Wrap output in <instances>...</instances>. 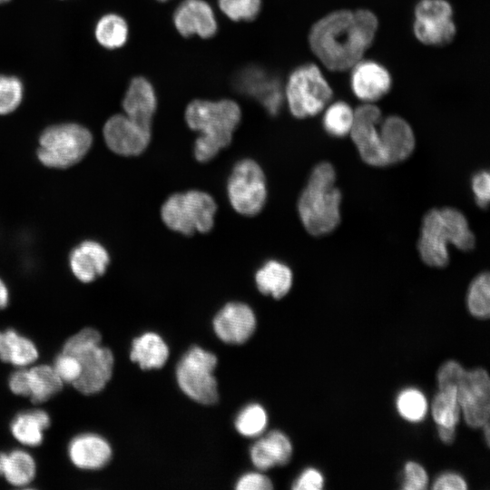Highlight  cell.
Instances as JSON below:
<instances>
[{
  "mask_svg": "<svg viewBox=\"0 0 490 490\" xmlns=\"http://www.w3.org/2000/svg\"><path fill=\"white\" fill-rule=\"evenodd\" d=\"M377 26V17L368 10L336 11L313 25L309 45L328 69L345 71L362 59L374 41Z\"/></svg>",
  "mask_w": 490,
  "mask_h": 490,
  "instance_id": "6da1fadb",
  "label": "cell"
},
{
  "mask_svg": "<svg viewBox=\"0 0 490 490\" xmlns=\"http://www.w3.org/2000/svg\"><path fill=\"white\" fill-rule=\"evenodd\" d=\"M241 119L239 104L229 99L194 100L185 110V121L199 136L193 144V155L199 162H207L230 145Z\"/></svg>",
  "mask_w": 490,
  "mask_h": 490,
  "instance_id": "7a4b0ae2",
  "label": "cell"
},
{
  "mask_svg": "<svg viewBox=\"0 0 490 490\" xmlns=\"http://www.w3.org/2000/svg\"><path fill=\"white\" fill-rule=\"evenodd\" d=\"M336 171L328 162L311 171L298 201V213L303 227L313 236L332 232L340 222L342 194L336 187Z\"/></svg>",
  "mask_w": 490,
  "mask_h": 490,
  "instance_id": "3957f363",
  "label": "cell"
},
{
  "mask_svg": "<svg viewBox=\"0 0 490 490\" xmlns=\"http://www.w3.org/2000/svg\"><path fill=\"white\" fill-rule=\"evenodd\" d=\"M475 238L467 219L457 209L445 207L427 211L422 220L417 249L421 260L430 267L442 268L448 264V246L460 250H471Z\"/></svg>",
  "mask_w": 490,
  "mask_h": 490,
  "instance_id": "277c9868",
  "label": "cell"
},
{
  "mask_svg": "<svg viewBox=\"0 0 490 490\" xmlns=\"http://www.w3.org/2000/svg\"><path fill=\"white\" fill-rule=\"evenodd\" d=\"M214 198L206 191L189 190L170 195L161 207L162 222L185 236L212 230L217 212Z\"/></svg>",
  "mask_w": 490,
  "mask_h": 490,
  "instance_id": "5b68a950",
  "label": "cell"
},
{
  "mask_svg": "<svg viewBox=\"0 0 490 490\" xmlns=\"http://www.w3.org/2000/svg\"><path fill=\"white\" fill-rule=\"evenodd\" d=\"M92 142V133L80 124H55L42 132L37 157L47 167L67 168L86 154Z\"/></svg>",
  "mask_w": 490,
  "mask_h": 490,
  "instance_id": "8992f818",
  "label": "cell"
},
{
  "mask_svg": "<svg viewBox=\"0 0 490 490\" xmlns=\"http://www.w3.org/2000/svg\"><path fill=\"white\" fill-rule=\"evenodd\" d=\"M332 89L319 68L307 64L289 76L284 96L296 118L314 116L323 111L332 98Z\"/></svg>",
  "mask_w": 490,
  "mask_h": 490,
  "instance_id": "52a82bcc",
  "label": "cell"
},
{
  "mask_svg": "<svg viewBox=\"0 0 490 490\" xmlns=\"http://www.w3.org/2000/svg\"><path fill=\"white\" fill-rule=\"evenodd\" d=\"M227 195L232 209L239 214L252 217L265 206L267 181L261 166L244 158L233 165L227 181Z\"/></svg>",
  "mask_w": 490,
  "mask_h": 490,
  "instance_id": "ba28073f",
  "label": "cell"
},
{
  "mask_svg": "<svg viewBox=\"0 0 490 490\" xmlns=\"http://www.w3.org/2000/svg\"><path fill=\"white\" fill-rule=\"evenodd\" d=\"M217 365L214 354L200 347L189 349L176 368L181 389L194 401L205 405L217 402L218 387L213 371Z\"/></svg>",
  "mask_w": 490,
  "mask_h": 490,
  "instance_id": "9c48e42d",
  "label": "cell"
},
{
  "mask_svg": "<svg viewBox=\"0 0 490 490\" xmlns=\"http://www.w3.org/2000/svg\"><path fill=\"white\" fill-rule=\"evenodd\" d=\"M414 34L427 45H443L453 40L456 24L453 9L446 0H421L415 9Z\"/></svg>",
  "mask_w": 490,
  "mask_h": 490,
  "instance_id": "30bf717a",
  "label": "cell"
},
{
  "mask_svg": "<svg viewBox=\"0 0 490 490\" xmlns=\"http://www.w3.org/2000/svg\"><path fill=\"white\" fill-rule=\"evenodd\" d=\"M381 111L372 103H365L354 110V122L349 132L361 159L374 167L387 166L380 136Z\"/></svg>",
  "mask_w": 490,
  "mask_h": 490,
  "instance_id": "8fae6325",
  "label": "cell"
},
{
  "mask_svg": "<svg viewBox=\"0 0 490 490\" xmlns=\"http://www.w3.org/2000/svg\"><path fill=\"white\" fill-rule=\"evenodd\" d=\"M457 398L466 424L482 427L488 422L490 412V380L484 368L465 373L457 387Z\"/></svg>",
  "mask_w": 490,
  "mask_h": 490,
  "instance_id": "7c38bea8",
  "label": "cell"
},
{
  "mask_svg": "<svg viewBox=\"0 0 490 490\" xmlns=\"http://www.w3.org/2000/svg\"><path fill=\"white\" fill-rule=\"evenodd\" d=\"M103 137L113 152L122 156H137L148 148L152 129L140 125L126 114H115L105 122Z\"/></svg>",
  "mask_w": 490,
  "mask_h": 490,
  "instance_id": "4fadbf2b",
  "label": "cell"
},
{
  "mask_svg": "<svg viewBox=\"0 0 490 490\" xmlns=\"http://www.w3.org/2000/svg\"><path fill=\"white\" fill-rule=\"evenodd\" d=\"M74 357L80 360L82 371L73 387L83 395L102 391L113 375L114 358L112 350L100 344Z\"/></svg>",
  "mask_w": 490,
  "mask_h": 490,
  "instance_id": "5bb4252c",
  "label": "cell"
},
{
  "mask_svg": "<svg viewBox=\"0 0 490 490\" xmlns=\"http://www.w3.org/2000/svg\"><path fill=\"white\" fill-rule=\"evenodd\" d=\"M235 84L239 91L257 99L270 115L279 113L284 93L277 77L261 68L250 66L238 74Z\"/></svg>",
  "mask_w": 490,
  "mask_h": 490,
  "instance_id": "9a60e30c",
  "label": "cell"
},
{
  "mask_svg": "<svg viewBox=\"0 0 490 490\" xmlns=\"http://www.w3.org/2000/svg\"><path fill=\"white\" fill-rule=\"evenodd\" d=\"M213 328L217 337L229 344H242L256 328L252 309L242 302L227 303L215 316Z\"/></svg>",
  "mask_w": 490,
  "mask_h": 490,
  "instance_id": "2e32d148",
  "label": "cell"
},
{
  "mask_svg": "<svg viewBox=\"0 0 490 490\" xmlns=\"http://www.w3.org/2000/svg\"><path fill=\"white\" fill-rule=\"evenodd\" d=\"M351 69V89L359 100L373 103L389 92L391 75L379 63L361 59Z\"/></svg>",
  "mask_w": 490,
  "mask_h": 490,
  "instance_id": "e0dca14e",
  "label": "cell"
},
{
  "mask_svg": "<svg viewBox=\"0 0 490 490\" xmlns=\"http://www.w3.org/2000/svg\"><path fill=\"white\" fill-rule=\"evenodd\" d=\"M67 454L75 467L83 470H98L110 462L113 450L103 436L87 432L71 439Z\"/></svg>",
  "mask_w": 490,
  "mask_h": 490,
  "instance_id": "ac0fdd59",
  "label": "cell"
},
{
  "mask_svg": "<svg viewBox=\"0 0 490 490\" xmlns=\"http://www.w3.org/2000/svg\"><path fill=\"white\" fill-rule=\"evenodd\" d=\"M173 23L184 37L197 34L209 38L217 31V22L211 6L204 0H184L175 9Z\"/></svg>",
  "mask_w": 490,
  "mask_h": 490,
  "instance_id": "d6986e66",
  "label": "cell"
},
{
  "mask_svg": "<svg viewBox=\"0 0 490 490\" xmlns=\"http://www.w3.org/2000/svg\"><path fill=\"white\" fill-rule=\"evenodd\" d=\"M379 136L388 165L405 161L415 150L414 132L399 116L392 115L381 120Z\"/></svg>",
  "mask_w": 490,
  "mask_h": 490,
  "instance_id": "ffe728a7",
  "label": "cell"
},
{
  "mask_svg": "<svg viewBox=\"0 0 490 490\" xmlns=\"http://www.w3.org/2000/svg\"><path fill=\"white\" fill-rule=\"evenodd\" d=\"M69 261L74 275L80 281L89 283L106 271L110 256L101 243L85 240L72 250Z\"/></svg>",
  "mask_w": 490,
  "mask_h": 490,
  "instance_id": "44dd1931",
  "label": "cell"
},
{
  "mask_svg": "<svg viewBox=\"0 0 490 490\" xmlns=\"http://www.w3.org/2000/svg\"><path fill=\"white\" fill-rule=\"evenodd\" d=\"M157 98L152 83L144 77L132 80L122 100L125 114L140 125L152 129Z\"/></svg>",
  "mask_w": 490,
  "mask_h": 490,
  "instance_id": "7402d4cb",
  "label": "cell"
},
{
  "mask_svg": "<svg viewBox=\"0 0 490 490\" xmlns=\"http://www.w3.org/2000/svg\"><path fill=\"white\" fill-rule=\"evenodd\" d=\"M292 456V445L288 436L273 430L258 439L250 448V459L260 470L289 463Z\"/></svg>",
  "mask_w": 490,
  "mask_h": 490,
  "instance_id": "603a6c76",
  "label": "cell"
},
{
  "mask_svg": "<svg viewBox=\"0 0 490 490\" xmlns=\"http://www.w3.org/2000/svg\"><path fill=\"white\" fill-rule=\"evenodd\" d=\"M50 424V416L44 410H27L18 413L13 418L10 431L14 438L21 445L34 447L42 444L44 432Z\"/></svg>",
  "mask_w": 490,
  "mask_h": 490,
  "instance_id": "cb8c5ba5",
  "label": "cell"
},
{
  "mask_svg": "<svg viewBox=\"0 0 490 490\" xmlns=\"http://www.w3.org/2000/svg\"><path fill=\"white\" fill-rule=\"evenodd\" d=\"M36 475V463L33 456L24 449L0 452V475L15 487L30 485Z\"/></svg>",
  "mask_w": 490,
  "mask_h": 490,
  "instance_id": "d4e9b609",
  "label": "cell"
},
{
  "mask_svg": "<svg viewBox=\"0 0 490 490\" xmlns=\"http://www.w3.org/2000/svg\"><path fill=\"white\" fill-rule=\"evenodd\" d=\"M38 358V348L33 340L13 328L0 331V359L3 362L17 368H27Z\"/></svg>",
  "mask_w": 490,
  "mask_h": 490,
  "instance_id": "484cf974",
  "label": "cell"
},
{
  "mask_svg": "<svg viewBox=\"0 0 490 490\" xmlns=\"http://www.w3.org/2000/svg\"><path fill=\"white\" fill-rule=\"evenodd\" d=\"M255 283L264 295L274 299L286 296L292 287L293 274L290 268L277 260L266 261L255 273Z\"/></svg>",
  "mask_w": 490,
  "mask_h": 490,
  "instance_id": "4316f807",
  "label": "cell"
},
{
  "mask_svg": "<svg viewBox=\"0 0 490 490\" xmlns=\"http://www.w3.org/2000/svg\"><path fill=\"white\" fill-rule=\"evenodd\" d=\"M169 357L165 341L154 332H146L135 338L132 343L130 358L142 369L163 367Z\"/></svg>",
  "mask_w": 490,
  "mask_h": 490,
  "instance_id": "83f0119b",
  "label": "cell"
},
{
  "mask_svg": "<svg viewBox=\"0 0 490 490\" xmlns=\"http://www.w3.org/2000/svg\"><path fill=\"white\" fill-rule=\"evenodd\" d=\"M28 397L33 403H44L60 392L64 382L53 366L41 364L26 368Z\"/></svg>",
  "mask_w": 490,
  "mask_h": 490,
  "instance_id": "f1b7e54d",
  "label": "cell"
},
{
  "mask_svg": "<svg viewBox=\"0 0 490 490\" xmlns=\"http://www.w3.org/2000/svg\"><path fill=\"white\" fill-rule=\"evenodd\" d=\"M439 389L432 404L433 417L437 426L455 427L460 414L456 387L447 386Z\"/></svg>",
  "mask_w": 490,
  "mask_h": 490,
  "instance_id": "f546056e",
  "label": "cell"
},
{
  "mask_svg": "<svg viewBox=\"0 0 490 490\" xmlns=\"http://www.w3.org/2000/svg\"><path fill=\"white\" fill-rule=\"evenodd\" d=\"M94 33L96 40L103 47L119 48L127 41L128 25L120 15L109 14L98 21Z\"/></svg>",
  "mask_w": 490,
  "mask_h": 490,
  "instance_id": "4dcf8cb0",
  "label": "cell"
},
{
  "mask_svg": "<svg viewBox=\"0 0 490 490\" xmlns=\"http://www.w3.org/2000/svg\"><path fill=\"white\" fill-rule=\"evenodd\" d=\"M323 127L331 136L344 137L349 134L354 122V110L345 102L328 104L324 109Z\"/></svg>",
  "mask_w": 490,
  "mask_h": 490,
  "instance_id": "1f68e13d",
  "label": "cell"
},
{
  "mask_svg": "<svg viewBox=\"0 0 490 490\" xmlns=\"http://www.w3.org/2000/svg\"><path fill=\"white\" fill-rule=\"evenodd\" d=\"M467 308L477 318H487L490 314V278L487 272L477 275L467 293Z\"/></svg>",
  "mask_w": 490,
  "mask_h": 490,
  "instance_id": "d6a6232c",
  "label": "cell"
},
{
  "mask_svg": "<svg viewBox=\"0 0 490 490\" xmlns=\"http://www.w3.org/2000/svg\"><path fill=\"white\" fill-rule=\"evenodd\" d=\"M268 416L266 410L260 404L246 406L237 416L235 427L237 431L247 437L260 436L266 428Z\"/></svg>",
  "mask_w": 490,
  "mask_h": 490,
  "instance_id": "836d02e7",
  "label": "cell"
},
{
  "mask_svg": "<svg viewBox=\"0 0 490 490\" xmlns=\"http://www.w3.org/2000/svg\"><path fill=\"white\" fill-rule=\"evenodd\" d=\"M397 408L405 419L418 422L425 417L427 410L426 397L418 389H404L397 396Z\"/></svg>",
  "mask_w": 490,
  "mask_h": 490,
  "instance_id": "e575fe53",
  "label": "cell"
},
{
  "mask_svg": "<svg viewBox=\"0 0 490 490\" xmlns=\"http://www.w3.org/2000/svg\"><path fill=\"white\" fill-rule=\"evenodd\" d=\"M23 84L15 76L0 75V114L15 111L23 98Z\"/></svg>",
  "mask_w": 490,
  "mask_h": 490,
  "instance_id": "d590c367",
  "label": "cell"
},
{
  "mask_svg": "<svg viewBox=\"0 0 490 490\" xmlns=\"http://www.w3.org/2000/svg\"><path fill=\"white\" fill-rule=\"evenodd\" d=\"M218 5L233 21H251L260 13L261 0H218Z\"/></svg>",
  "mask_w": 490,
  "mask_h": 490,
  "instance_id": "8d00e7d4",
  "label": "cell"
},
{
  "mask_svg": "<svg viewBox=\"0 0 490 490\" xmlns=\"http://www.w3.org/2000/svg\"><path fill=\"white\" fill-rule=\"evenodd\" d=\"M102 336L98 330L93 328H85L71 336L64 344L62 351L73 356L100 345Z\"/></svg>",
  "mask_w": 490,
  "mask_h": 490,
  "instance_id": "74e56055",
  "label": "cell"
},
{
  "mask_svg": "<svg viewBox=\"0 0 490 490\" xmlns=\"http://www.w3.org/2000/svg\"><path fill=\"white\" fill-rule=\"evenodd\" d=\"M53 368L61 380L73 385L80 377L82 366L80 360L64 352H61L54 359Z\"/></svg>",
  "mask_w": 490,
  "mask_h": 490,
  "instance_id": "f35d334b",
  "label": "cell"
},
{
  "mask_svg": "<svg viewBox=\"0 0 490 490\" xmlns=\"http://www.w3.org/2000/svg\"><path fill=\"white\" fill-rule=\"evenodd\" d=\"M404 480L402 488L406 490H423L428 484V476L419 464L409 461L406 464L404 469Z\"/></svg>",
  "mask_w": 490,
  "mask_h": 490,
  "instance_id": "ab89813d",
  "label": "cell"
},
{
  "mask_svg": "<svg viewBox=\"0 0 490 490\" xmlns=\"http://www.w3.org/2000/svg\"><path fill=\"white\" fill-rule=\"evenodd\" d=\"M475 201L480 208H486L490 200V175L485 170L477 172L471 180Z\"/></svg>",
  "mask_w": 490,
  "mask_h": 490,
  "instance_id": "60d3db41",
  "label": "cell"
},
{
  "mask_svg": "<svg viewBox=\"0 0 490 490\" xmlns=\"http://www.w3.org/2000/svg\"><path fill=\"white\" fill-rule=\"evenodd\" d=\"M465 373L466 370L459 363L453 360L446 362L441 366L437 373L439 388L447 386H454L456 387Z\"/></svg>",
  "mask_w": 490,
  "mask_h": 490,
  "instance_id": "b9f144b4",
  "label": "cell"
},
{
  "mask_svg": "<svg viewBox=\"0 0 490 490\" xmlns=\"http://www.w3.org/2000/svg\"><path fill=\"white\" fill-rule=\"evenodd\" d=\"M324 485L321 473L315 468L305 469L292 485L294 490H320Z\"/></svg>",
  "mask_w": 490,
  "mask_h": 490,
  "instance_id": "7bdbcfd3",
  "label": "cell"
},
{
  "mask_svg": "<svg viewBox=\"0 0 490 490\" xmlns=\"http://www.w3.org/2000/svg\"><path fill=\"white\" fill-rule=\"evenodd\" d=\"M235 487L238 490H270L273 485L263 474L250 472L239 478Z\"/></svg>",
  "mask_w": 490,
  "mask_h": 490,
  "instance_id": "ee69618b",
  "label": "cell"
},
{
  "mask_svg": "<svg viewBox=\"0 0 490 490\" xmlns=\"http://www.w3.org/2000/svg\"><path fill=\"white\" fill-rule=\"evenodd\" d=\"M466 483L462 476L455 473H445L438 476L434 483L436 490H466Z\"/></svg>",
  "mask_w": 490,
  "mask_h": 490,
  "instance_id": "f6af8a7d",
  "label": "cell"
},
{
  "mask_svg": "<svg viewBox=\"0 0 490 490\" xmlns=\"http://www.w3.org/2000/svg\"><path fill=\"white\" fill-rule=\"evenodd\" d=\"M8 387L13 394L28 397L26 368H18L17 370L10 375Z\"/></svg>",
  "mask_w": 490,
  "mask_h": 490,
  "instance_id": "bcb514c9",
  "label": "cell"
},
{
  "mask_svg": "<svg viewBox=\"0 0 490 490\" xmlns=\"http://www.w3.org/2000/svg\"><path fill=\"white\" fill-rule=\"evenodd\" d=\"M438 436L440 439L446 444H451L455 439L456 429L455 427H447L437 426Z\"/></svg>",
  "mask_w": 490,
  "mask_h": 490,
  "instance_id": "7dc6e473",
  "label": "cell"
},
{
  "mask_svg": "<svg viewBox=\"0 0 490 490\" xmlns=\"http://www.w3.org/2000/svg\"><path fill=\"white\" fill-rule=\"evenodd\" d=\"M9 302V291L5 282L0 279V309H5Z\"/></svg>",
  "mask_w": 490,
  "mask_h": 490,
  "instance_id": "c3c4849f",
  "label": "cell"
},
{
  "mask_svg": "<svg viewBox=\"0 0 490 490\" xmlns=\"http://www.w3.org/2000/svg\"><path fill=\"white\" fill-rule=\"evenodd\" d=\"M482 427H483L484 432H485V442H486L487 446H489L490 436H489V424H488V422L485 423Z\"/></svg>",
  "mask_w": 490,
  "mask_h": 490,
  "instance_id": "681fc988",
  "label": "cell"
},
{
  "mask_svg": "<svg viewBox=\"0 0 490 490\" xmlns=\"http://www.w3.org/2000/svg\"><path fill=\"white\" fill-rule=\"evenodd\" d=\"M7 1H9V0H0V4H1V3H5V2H7Z\"/></svg>",
  "mask_w": 490,
  "mask_h": 490,
  "instance_id": "f907efd6",
  "label": "cell"
},
{
  "mask_svg": "<svg viewBox=\"0 0 490 490\" xmlns=\"http://www.w3.org/2000/svg\"><path fill=\"white\" fill-rule=\"evenodd\" d=\"M158 1L164 2V1H167V0H158Z\"/></svg>",
  "mask_w": 490,
  "mask_h": 490,
  "instance_id": "816d5d0a",
  "label": "cell"
}]
</instances>
